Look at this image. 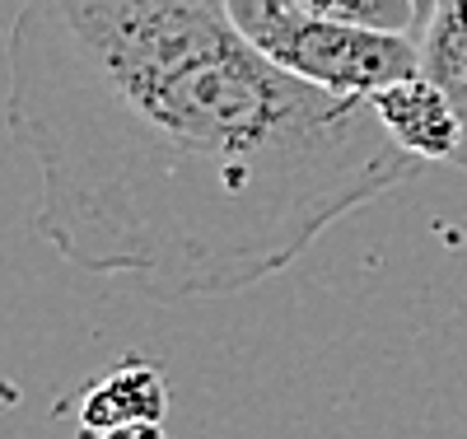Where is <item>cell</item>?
<instances>
[{
	"label": "cell",
	"mask_w": 467,
	"mask_h": 439,
	"mask_svg": "<svg viewBox=\"0 0 467 439\" xmlns=\"http://www.w3.org/2000/svg\"><path fill=\"white\" fill-rule=\"evenodd\" d=\"M169 383L150 361H127L108 370L80 397V439H99L122 425H164Z\"/></svg>",
	"instance_id": "277c9868"
},
{
	"label": "cell",
	"mask_w": 467,
	"mask_h": 439,
	"mask_svg": "<svg viewBox=\"0 0 467 439\" xmlns=\"http://www.w3.org/2000/svg\"><path fill=\"white\" fill-rule=\"evenodd\" d=\"M5 70L37 234L164 304L271 281L420 173L369 99L271 66L229 0H24Z\"/></svg>",
	"instance_id": "6da1fadb"
},
{
	"label": "cell",
	"mask_w": 467,
	"mask_h": 439,
	"mask_svg": "<svg viewBox=\"0 0 467 439\" xmlns=\"http://www.w3.org/2000/svg\"><path fill=\"white\" fill-rule=\"evenodd\" d=\"M420 75L453 99L462 117V154L453 169H467V0H440L420 28Z\"/></svg>",
	"instance_id": "5b68a950"
},
{
	"label": "cell",
	"mask_w": 467,
	"mask_h": 439,
	"mask_svg": "<svg viewBox=\"0 0 467 439\" xmlns=\"http://www.w3.org/2000/svg\"><path fill=\"white\" fill-rule=\"evenodd\" d=\"M99 439H164V430L160 425H122V430H108Z\"/></svg>",
	"instance_id": "52a82bcc"
},
{
	"label": "cell",
	"mask_w": 467,
	"mask_h": 439,
	"mask_svg": "<svg viewBox=\"0 0 467 439\" xmlns=\"http://www.w3.org/2000/svg\"><path fill=\"white\" fill-rule=\"evenodd\" d=\"M290 15L304 19H327V24H350V28H374V33H402L420 43L425 10L416 0H271Z\"/></svg>",
	"instance_id": "8992f818"
},
{
	"label": "cell",
	"mask_w": 467,
	"mask_h": 439,
	"mask_svg": "<svg viewBox=\"0 0 467 439\" xmlns=\"http://www.w3.org/2000/svg\"><path fill=\"white\" fill-rule=\"evenodd\" d=\"M379 127L388 131L407 159L416 164H458L462 154V117L453 108V99L425 75H411V79H398L388 85L383 94L369 99Z\"/></svg>",
	"instance_id": "3957f363"
},
{
	"label": "cell",
	"mask_w": 467,
	"mask_h": 439,
	"mask_svg": "<svg viewBox=\"0 0 467 439\" xmlns=\"http://www.w3.org/2000/svg\"><path fill=\"white\" fill-rule=\"evenodd\" d=\"M234 24L285 75L337 99H374L398 79L420 75V43L402 33H374L327 19L290 15L271 0H229Z\"/></svg>",
	"instance_id": "7a4b0ae2"
}]
</instances>
